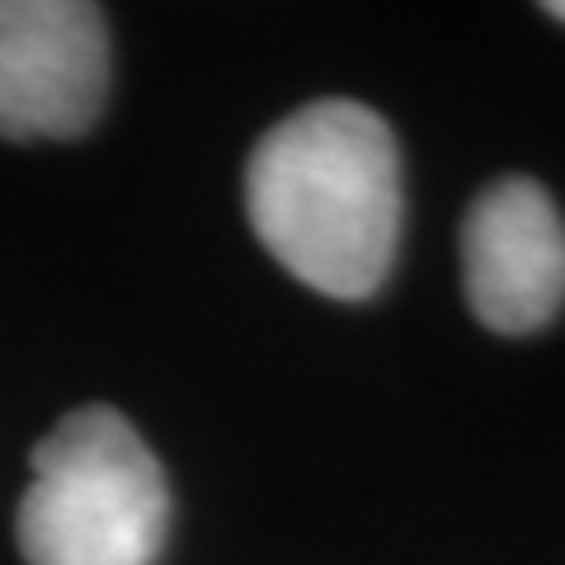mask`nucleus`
Segmentation results:
<instances>
[{"label":"nucleus","mask_w":565,"mask_h":565,"mask_svg":"<svg viewBox=\"0 0 565 565\" xmlns=\"http://www.w3.org/2000/svg\"><path fill=\"white\" fill-rule=\"evenodd\" d=\"M255 236L297 282L359 302L382 288L401 236V156L392 128L353 99H316L245 170Z\"/></svg>","instance_id":"nucleus-1"},{"label":"nucleus","mask_w":565,"mask_h":565,"mask_svg":"<svg viewBox=\"0 0 565 565\" xmlns=\"http://www.w3.org/2000/svg\"><path fill=\"white\" fill-rule=\"evenodd\" d=\"M546 14H552V20H565V0H552V6H546Z\"/></svg>","instance_id":"nucleus-5"},{"label":"nucleus","mask_w":565,"mask_h":565,"mask_svg":"<svg viewBox=\"0 0 565 565\" xmlns=\"http://www.w3.org/2000/svg\"><path fill=\"white\" fill-rule=\"evenodd\" d=\"M467 302L490 330L527 334L565 302V222L533 180H500L462 226Z\"/></svg>","instance_id":"nucleus-4"},{"label":"nucleus","mask_w":565,"mask_h":565,"mask_svg":"<svg viewBox=\"0 0 565 565\" xmlns=\"http://www.w3.org/2000/svg\"><path fill=\"white\" fill-rule=\"evenodd\" d=\"M170 523L161 462L109 405L71 411L39 448L20 500L29 565H156Z\"/></svg>","instance_id":"nucleus-2"},{"label":"nucleus","mask_w":565,"mask_h":565,"mask_svg":"<svg viewBox=\"0 0 565 565\" xmlns=\"http://www.w3.org/2000/svg\"><path fill=\"white\" fill-rule=\"evenodd\" d=\"M109 99V24L81 0H0V137L95 128Z\"/></svg>","instance_id":"nucleus-3"}]
</instances>
